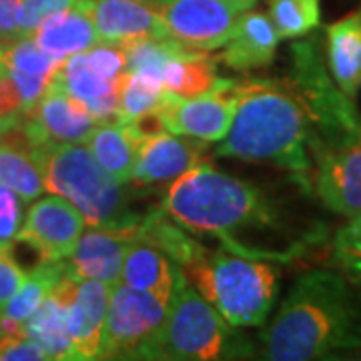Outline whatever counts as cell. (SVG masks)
<instances>
[{
	"label": "cell",
	"mask_w": 361,
	"mask_h": 361,
	"mask_svg": "<svg viewBox=\"0 0 361 361\" xmlns=\"http://www.w3.org/2000/svg\"><path fill=\"white\" fill-rule=\"evenodd\" d=\"M161 209L193 235H209L221 247L261 261H293L301 253L279 243V207L261 187L221 173L201 161L169 185Z\"/></svg>",
	"instance_id": "1"
},
{
	"label": "cell",
	"mask_w": 361,
	"mask_h": 361,
	"mask_svg": "<svg viewBox=\"0 0 361 361\" xmlns=\"http://www.w3.org/2000/svg\"><path fill=\"white\" fill-rule=\"evenodd\" d=\"M259 345L261 357L271 361L329 360L361 351V293L337 271L299 275Z\"/></svg>",
	"instance_id": "2"
},
{
	"label": "cell",
	"mask_w": 361,
	"mask_h": 361,
	"mask_svg": "<svg viewBox=\"0 0 361 361\" xmlns=\"http://www.w3.org/2000/svg\"><path fill=\"white\" fill-rule=\"evenodd\" d=\"M310 121L285 78H239V99L217 157L265 163L293 173L310 189Z\"/></svg>",
	"instance_id": "3"
},
{
	"label": "cell",
	"mask_w": 361,
	"mask_h": 361,
	"mask_svg": "<svg viewBox=\"0 0 361 361\" xmlns=\"http://www.w3.org/2000/svg\"><path fill=\"white\" fill-rule=\"evenodd\" d=\"M205 297L195 291L180 267L169 301L165 322L135 349L130 360L213 361L247 357L253 345Z\"/></svg>",
	"instance_id": "4"
},
{
	"label": "cell",
	"mask_w": 361,
	"mask_h": 361,
	"mask_svg": "<svg viewBox=\"0 0 361 361\" xmlns=\"http://www.w3.org/2000/svg\"><path fill=\"white\" fill-rule=\"evenodd\" d=\"M44 189L68 199L89 227H137L141 213L129 205L125 183L104 171L82 142H44L30 149Z\"/></svg>",
	"instance_id": "5"
},
{
	"label": "cell",
	"mask_w": 361,
	"mask_h": 361,
	"mask_svg": "<svg viewBox=\"0 0 361 361\" xmlns=\"http://www.w3.org/2000/svg\"><path fill=\"white\" fill-rule=\"evenodd\" d=\"M183 273L233 327L263 325L275 305L277 271L261 259L207 249Z\"/></svg>",
	"instance_id": "6"
},
{
	"label": "cell",
	"mask_w": 361,
	"mask_h": 361,
	"mask_svg": "<svg viewBox=\"0 0 361 361\" xmlns=\"http://www.w3.org/2000/svg\"><path fill=\"white\" fill-rule=\"evenodd\" d=\"M289 85L310 121V141L327 147H343L361 137V115L355 101L339 89L319 42L315 39L297 40L289 49Z\"/></svg>",
	"instance_id": "7"
},
{
	"label": "cell",
	"mask_w": 361,
	"mask_h": 361,
	"mask_svg": "<svg viewBox=\"0 0 361 361\" xmlns=\"http://www.w3.org/2000/svg\"><path fill=\"white\" fill-rule=\"evenodd\" d=\"M169 301L167 297L133 289L121 281L113 285L99 360H130L135 349L165 322Z\"/></svg>",
	"instance_id": "8"
},
{
	"label": "cell",
	"mask_w": 361,
	"mask_h": 361,
	"mask_svg": "<svg viewBox=\"0 0 361 361\" xmlns=\"http://www.w3.org/2000/svg\"><path fill=\"white\" fill-rule=\"evenodd\" d=\"M169 37L195 51L211 52L231 39L241 14L251 4L229 0H149Z\"/></svg>",
	"instance_id": "9"
},
{
	"label": "cell",
	"mask_w": 361,
	"mask_h": 361,
	"mask_svg": "<svg viewBox=\"0 0 361 361\" xmlns=\"http://www.w3.org/2000/svg\"><path fill=\"white\" fill-rule=\"evenodd\" d=\"M239 99V78H219L199 97H177L163 90L157 113L169 133L207 142L221 141L231 125Z\"/></svg>",
	"instance_id": "10"
},
{
	"label": "cell",
	"mask_w": 361,
	"mask_h": 361,
	"mask_svg": "<svg viewBox=\"0 0 361 361\" xmlns=\"http://www.w3.org/2000/svg\"><path fill=\"white\" fill-rule=\"evenodd\" d=\"M87 221L77 207L61 195L35 199L14 241L39 261H66L73 255Z\"/></svg>",
	"instance_id": "11"
},
{
	"label": "cell",
	"mask_w": 361,
	"mask_h": 361,
	"mask_svg": "<svg viewBox=\"0 0 361 361\" xmlns=\"http://www.w3.org/2000/svg\"><path fill=\"white\" fill-rule=\"evenodd\" d=\"M313 191L323 205L341 217L361 213V137L343 147H327L310 141Z\"/></svg>",
	"instance_id": "12"
},
{
	"label": "cell",
	"mask_w": 361,
	"mask_h": 361,
	"mask_svg": "<svg viewBox=\"0 0 361 361\" xmlns=\"http://www.w3.org/2000/svg\"><path fill=\"white\" fill-rule=\"evenodd\" d=\"M97 127L89 109L59 85H49L39 104L26 115L30 149L44 142H85Z\"/></svg>",
	"instance_id": "13"
},
{
	"label": "cell",
	"mask_w": 361,
	"mask_h": 361,
	"mask_svg": "<svg viewBox=\"0 0 361 361\" xmlns=\"http://www.w3.org/2000/svg\"><path fill=\"white\" fill-rule=\"evenodd\" d=\"M78 6L104 42L135 39H171L165 23L149 0H80Z\"/></svg>",
	"instance_id": "14"
},
{
	"label": "cell",
	"mask_w": 361,
	"mask_h": 361,
	"mask_svg": "<svg viewBox=\"0 0 361 361\" xmlns=\"http://www.w3.org/2000/svg\"><path fill=\"white\" fill-rule=\"evenodd\" d=\"M137 227H90L87 233L82 231L73 255L66 259L68 273L78 279H97L109 285L118 283L127 251L137 239Z\"/></svg>",
	"instance_id": "15"
},
{
	"label": "cell",
	"mask_w": 361,
	"mask_h": 361,
	"mask_svg": "<svg viewBox=\"0 0 361 361\" xmlns=\"http://www.w3.org/2000/svg\"><path fill=\"white\" fill-rule=\"evenodd\" d=\"M207 147L209 142L201 139L161 133L139 147L130 180L139 187L175 180L203 161Z\"/></svg>",
	"instance_id": "16"
},
{
	"label": "cell",
	"mask_w": 361,
	"mask_h": 361,
	"mask_svg": "<svg viewBox=\"0 0 361 361\" xmlns=\"http://www.w3.org/2000/svg\"><path fill=\"white\" fill-rule=\"evenodd\" d=\"M113 285L97 279H78L68 303V337L75 361L99 360L103 327Z\"/></svg>",
	"instance_id": "17"
},
{
	"label": "cell",
	"mask_w": 361,
	"mask_h": 361,
	"mask_svg": "<svg viewBox=\"0 0 361 361\" xmlns=\"http://www.w3.org/2000/svg\"><path fill=\"white\" fill-rule=\"evenodd\" d=\"M279 40L269 14L249 8L241 14L233 37L223 44V51L215 54V59L237 73L265 68L275 61Z\"/></svg>",
	"instance_id": "18"
},
{
	"label": "cell",
	"mask_w": 361,
	"mask_h": 361,
	"mask_svg": "<svg viewBox=\"0 0 361 361\" xmlns=\"http://www.w3.org/2000/svg\"><path fill=\"white\" fill-rule=\"evenodd\" d=\"M78 277L66 269L65 277L52 289V293L25 323V337L37 341L47 351L49 360H73L68 337V303L75 293Z\"/></svg>",
	"instance_id": "19"
},
{
	"label": "cell",
	"mask_w": 361,
	"mask_h": 361,
	"mask_svg": "<svg viewBox=\"0 0 361 361\" xmlns=\"http://www.w3.org/2000/svg\"><path fill=\"white\" fill-rule=\"evenodd\" d=\"M325 63L339 89L355 101L361 85V6L325 28Z\"/></svg>",
	"instance_id": "20"
},
{
	"label": "cell",
	"mask_w": 361,
	"mask_h": 361,
	"mask_svg": "<svg viewBox=\"0 0 361 361\" xmlns=\"http://www.w3.org/2000/svg\"><path fill=\"white\" fill-rule=\"evenodd\" d=\"M0 183L20 195L23 201H35L47 191L39 165L30 155L25 123L0 130Z\"/></svg>",
	"instance_id": "21"
},
{
	"label": "cell",
	"mask_w": 361,
	"mask_h": 361,
	"mask_svg": "<svg viewBox=\"0 0 361 361\" xmlns=\"http://www.w3.org/2000/svg\"><path fill=\"white\" fill-rule=\"evenodd\" d=\"M32 39L39 42V47L61 61L71 54L89 51L90 47L101 42L89 14L78 4L75 8L52 14L47 20H42Z\"/></svg>",
	"instance_id": "22"
},
{
	"label": "cell",
	"mask_w": 361,
	"mask_h": 361,
	"mask_svg": "<svg viewBox=\"0 0 361 361\" xmlns=\"http://www.w3.org/2000/svg\"><path fill=\"white\" fill-rule=\"evenodd\" d=\"M177 267L179 265L161 249L142 239H135L123 263L121 283L171 299Z\"/></svg>",
	"instance_id": "23"
},
{
	"label": "cell",
	"mask_w": 361,
	"mask_h": 361,
	"mask_svg": "<svg viewBox=\"0 0 361 361\" xmlns=\"http://www.w3.org/2000/svg\"><path fill=\"white\" fill-rule=\"evenodd\" d=\"M87 142L97 163L111 177L125 185L130 183L141 145L130 137V133L121 121L97 123Z\"/></svg>",
	"instance_id": "24"
},
{
	"label": "cell",
	"mask_w": 361,
	"mask_h": 361,
	"mask_svg": "<svg viewBox=\"0 0 361 361\" xmlns=\"http://www.w3.org/2000/svg\"><path fill=\"white\" fill-rule=\"evenodd\" d=\"M137 239H142L157 249H161L169 259H173L180 269L193 263L207 251L195 237L189 235L185 227H180L177 221H173L167 213L159 207L142 215L137 227Z\"/></svg>",
	"instance_id": "25"
},
{
	"label": "cell",
	"mask_w": 361,
	"mask_h": 361,
	"mask_svg": "<svg viewBox=\"0 0 361 361\" xmlns=\"http://www.w3.org/2000/svg\"><path fill=\"white\" fill-rule=\"evenodd\" d=\"M217 80V59L205 51L189 49L163 68V90L177 97L205 94Z\"/></svg>",
	"instance_id": "26"
},
{
	"label": "cell",
	"mask_w": 361,
	"mask_h": 361,
	"mask_svg": "<svg viewBox=\"0 0 361 361\" xmlns=\"http://www.w3.org/2000/svg\"><path fill=\"white\" fill-rule=\"evenodd\" d=\"M49 85H59L71 97L85 103V106H90V104L99 103L106 97H113V94L121 92V78L106 80V78L99 77L87 65L85 52L71 54L65 61H61V65L56 66Z\"/></svg>",
	"instance_id": "27"
},
{
	"label": "cell",
	"mask_w": 361,
	"mask_h": 361,
	"mask_svg": "<svg viewBox=\"0 0 361 361\" xmlns=\"http://www.w3.org/2000/svg\"><path fill=\"white\" fill-rule=\"evenodd\" d=\"M66 261H42L26 273V279L18 287L13 299L2 310V315L16 323H25L42 301L51 295L52 289L65 277Z\"/></svg>",
	"instance_id": "28"
},
{
	"label": "cell",
	"mask_w": 361,
	"mask_h": 361,
	"mask_svg": "<svg viewBox=\"0 0 361 361\" xmlns=\"http://www.w3.org/2000/svg\"><path fill=\"white\" fill-rule=\"evenodd\" d=\"M279 39H303L322 25V0H267Z\"/></svg>",
	"instance_id": "29"
},
{
	"label": "cell",
	"mask_w": 361,
	"mask_h": 361,
	"mask_svg": "<svg viewBox=\"0 0 361 361\" xmlns=\"http://www.w3.org/2000/svg\"><path fill=\"white\" fill-rule=\"evenodd\" d=\"M163 99V78L149 73H125L121 77L118 118L129 121L135 116L155 111Z\"/></svg>",
	"instance_id": "30"
},
{
	"label": "cell",
	"mask_w": 361,
	"mask_h": 361,
	"mask_svg": "<svg viewBox=\"0 0 361 361\" xmlns=\"http://www.w3.org/2000/svg\"><path fill=\"white\" fill-rule=\"evenodd\" d=\"M123 47L129 73H149L159 78H163V68L169 61L189 51V47L175 39H135L123 42Z\"/></svg>",
	"instance_id": "31"
},
{
	"label": "cell",
	"mask_w": 361,
	"mask_h": 361,
	"mask_svg": "<svg viewBox=\"0 0 361 361\" xmlns=\"http://www.w3.org/2000/svg\"><path fill=\"white\" fill-rule=\"evenodd\" d=\"M2 65L25 75L49 78L51 82L56 66L61 65V59L52 56L51 52L39 47V42L32 37H26V39H18L2 47Z\"/></svg>",
	"instance_id": "32"
},
{
	"label": "cell",
	"mask_w": 361,
	"mask_h": 361,
	"mask_svg": "<svg viewBox=\"0 0 361 361\" xmlns=\"http://www.w3.org/2000/svg\"><path fill=\"white\" fill-rule=\"evenodd\" d=\"M334 263L351 283L361 287V213L336 233Z\"/></svg>",
	"instance_id": "33"
},
{
	"label": "cell",
	"mask_w": 361,
	"mask_h": 361,
	"mask_svg": "<svg viewBox=\"0 0 361 361\" xmlns=\"http://www.w3.org/2000/svg\"><path fill=\"white\" fill-rule=\"evenodd\" d=\"M87 65L106 80H116L127 73V52L121 42H104L85 51Z\"/></svg>",
	"instance_id": "34"
},
{
	"label": "cell",
	"mask_w": 361,
	"mask_h": 361,
	"mask_svg": "<svg viewBox=\"0 0 361 361\" xmlns=\"http://www.w3.org/2000/svg\"><path fill=\"white\" fill-rule=\"evenodd\" d=\"M80 0H23L18 11V32L20 39L32 37L42 20L56 13L75 8Z\"/></svg>",
	"instance_id": "35"
},
{
	"label": "cell",
	"mask_w": 361,
	"mask_h": 361,
	"mask_svg": "<svg viewBox=\"0 0 361 361\" xmlns=\"http://www.w3.org/2000/svg\"><path fill=\"white\" fill-rule=\"evenodd\" d=\"M26 279V269L14 253L13 239H0V313Z\"/></svg>",
	"instance_id": "36"
},
{
	"label": "cell",
	"mask_w": 361,
	"mask_h": 361,
	"mask_svg": "<svg viewBox=\"0 0 361 361\" xmlns=\"http://www.w3.org/2000/svg\"><path fill=\"white\" fill-rule=\"evenodd\" d=\"M26 113L23 97L16 89L14 80L6 73V68H0V130L25 123Z\"/></svg>",
	"instance_id": "37"
},
{
	"label": "cell",
	"mask_w": 361,
	"mask_h": 361,
	"mask_svg": "<svg viewBox=\"0 0 361 361\" xmlns=\"http://www.w3.org/2000/svg\"><path fill=\"white\" fill-rule=\"evenodd\" d=\"M23 197L0 183V239H14L23 225Z\"/></svg>",
	"instance_id": "38"
},
{
	"label": "cell",
	"mask_w": 361,
	"mask_h": 361,
	"mask_svg": "<svg viewBox=\"0 0 361 361\" xmlns=\"http://www.w3.org/2000/svg\"><path fill=\"white\" fill-rule=\"evenodd\" d=\"M0 360L2 361H44L47 351L37 341L25 336H6L0 339Z\"/></svg>",
	"instance_id": "39"
},
{
	"label": "cell",
	"mask_w": 361,
	"mask_h": 361,
	"mask_svg": "<svg viewBox=\"0 0 361 361\" xmlns=\"http://www.w3.org/2000/svg\"><path fill=\"white\" fill-rule=\"evenodd\" d=\"M6 73L11 75L14 85H16V89L20 92L23 104H25V113L28 115L39 104L40 99H42L44 90L49 87V78L32 77V75H25V73H18V71H11V68H6Z\"/></svg>",
	"instance_id": "40"
},
{
	"label": "cell",
	"mask_w": 361,
	"mask_h": 361,
	"mask_svg": "<svg viewBox=\"0 0 361 361\" xmlns=\"http://www.w3.org/2000/svg\"><path fill=\"white\" fill-rule=\"evenodd\" d=\"M23 0H0V47H6L20 39L18 11Z\"/></svg>",
	"instance_id": "41"
},
{
	"label": "cell",
	"mask_w": 361,
	"mask_h": 361,
	"mask_svg": "<svg viewBox=\"0 0 361 361\" xmlns=\"http://www.w3.org/2000/svg\"><path fill=\"white\" fill-rule=\"evenodd\" d=\"M229 2H243V4H251V6H253L257 0H229Z\"/></svg>",
	"instance_id": "42"
},
{
	"label": "cell",
	"mask_w": 361,
	"mask_h": 361,
	"mask_svg": "<svg viewBox=\"0 0 361 361\" xmlns=\"http://www.w3.org/2000/svg\"><path fill=\"white\" fill-rule=\"evenodd\" d=\"M2 66L4 65H2V47H0V68H2Z\"/></svg>",
	"instance_id": "43"
}]
</instances>
